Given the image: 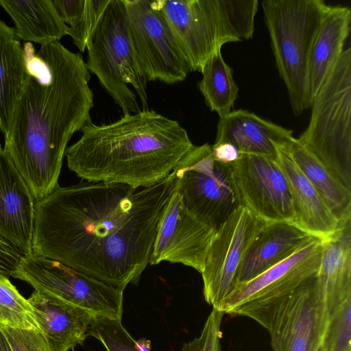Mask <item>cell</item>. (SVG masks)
<instances>
[{
  "instance_id": "cell-1",
  "label": "cell",
  "mask_w": 351,
  "mask_h": 351,
  "mask_svg": "<svg viewBox=\"0 0 351 351\" xmlns=\"http://www.w3.org/2000/svg\"><path fill=\"white\" fill-rule=\"evenodd\" d=\"M171 172L143 188L82 181L36 202L33 254L124 291L147 265L175 191Z\"/></svg>"
},
{
  "instance_id": "cell-2",
  "label": "cell",
  "mask_w": 351,
  "mask_h": 351,
  "mask_svg": "<svg viewBox=\"0 0 351 351\" xmlns=\"http://www.w3.org/2000/svg\"><path fill=\"white\" fill-rule=\"evenodd\" d=\"M26 76L4 136L7 153L35 201L59 186L72 136L91 121L94 94L82 55L60 41L23 45Z\"/></svg>"
},
{
  "instance_id": "cell-3",
  "label": "cell",
  "mask_w": 351,
  "mask_h": 351,
  "mask_svg": "<svg viewBox=\"0 0 351 351\" xmlns=\"http://www.w3.org/2000/svg\"><path fill=\"white\" fill-rule=\"evenodd\" d=\"M81 132L66 150L69 169L83 180L133 188L165 179L194 145L177 121L149 108Z\"/></svg>"
},
{
  "instance_id": "cell-4",
  "label": "cell",
  "mask_w": 351,
  "mask_h": 351,
  "mask_svg": "<svg viewBox=\"0 0 351 351\" xmlns=\"http://www.w3.org/2000/svg\"><path fill=\"white\" fill-rule=\"evenodd\" d=\"M186 58L202 73L223 45L252 38L257 0H155Z\"/></svg>"
},
{
  "instance_id": "cell-5",
  "label": "cell",
  "mask_w": 351,
  "mask_h": 351,
  "mask_svg": "<svg viewBox=\"0 0 351 351\" xmlns=\"http://www.w3.org/2000/svg\"><path fill=\"white\" fill-rule=\"evenodd\" d=\"M263 19L280 77L295 116L311 108L308 64L312 46L330 5L324 0H263Z\"/></svg>"
},
{
  "instance_id": "cell-6",
  "label": "cell",
  "mask_w": 351,
  "mask_h": 351,
  "mask_svg": "<svg viewBox=\"0 0 351 351\" xmlns=\"http://www.w3.org/2000/svg\"><path fill=\"white\" fill-rule=\"evenodd\" d=\"M298 141L351 190V48L343 50L313 97Z\"/></svg>"
},
{
  "instance_id": "cell-7",
  "label": "cell",
  "mask_w": 351,
  "mask_h": 351,
  "mask_svg": "<svg viewBox=\"0 0 351 351\" xmlns=\"http://www.w3.org/2000/svg\"><path fill=\"white\" fill-rule=\"evenodd\" d=\"M86 65L123 114L147 109V80L129 35L123 0L110 2L87 47Z\"/></svg>"
},
{
  "instance_id": "cell-8",
  "label": "cell",
  "mask_w": 351,
  "mask_h": 351,
  "mask_svg": "<svg viewBox=\"0 0 351 351\" xmlns=\"http://www.w3.org/2000/svg\"><path fill=\"white\" fill-rule=\"evenodd\" d=\"M172 173L176 191L186 208L215 231L241 206L232 165L215 160L208 143L193 145Z\"/></svg>"
},
{
  "instance_id": "cell-9",
  "label": "cell",
  "mask_w": 351,
  "mask_h": 351,
  "mask_svg": "<svg viewBox=\"0 0 351 351\" xmlns=\"http://www.w3.org/2000/svg\"><path fill=\"white\" fill-rule=\"evenodd\" d=\"M12 277L95 315L121 320L123 290L60 261L34 254L23 256Z\"/></svg>"
},
{
  "instance_id": "cell-10",
  "label": "cell",
  "mask_w": 351,
  "mask_h": 351,
  "mask_svg": "<svg viewBox=\"0 0 351 351\" xmlns=\"http://www.w3.org/2000/svg\"><path fill=\"white\" fill-rule=\"evenodd\" d=\"M322 252V239L313 237L284 261L254 278L237 284L219 310L258 322L280 302L317 274Z\"/></svg>"
},
{
  "instance_id": "cell-11",
  "label": "cell",
  "mask_w": 351,
  "mask_h": 351,
  "mask_svg": "<svg viewBox=\"0 0 351 351\" xmlns=\"http://www.w3.org/2000/svg\"><path fill=\"white\" fill-rule=\"evenodd\" d=\"M123 1L131 42L147 81H184L191 66L161 13L150 0Z\"/></svg>"
},
{
  "instance_id": "cell-12",
  "label": "cell",
  "mask_w": 351,
  "mask_h": 351,
  "mask_svg": "<svg viewBox=\"0 0 351 351\" xmlns=\"http://www.w3.org/2000/svg\"><path fill=\"white\" fill-rule=\"evenodd\" d=\"M328 318L316 275L258 323L269 332L273 351H318Z\"/></svg>"
},
{
  "instance_id": "cell-13",
  "label": "cell",
  "mask_w": 351,
  "mask_h": 351,
  "mask_svg": "<svg viewBox=\"0 0 351 351\" xmlns=\"http://www.w3.org/2000/svg\"><path fill=\"white\" fill-rule=\"evenodd\" d=\"M265 223L239 206L215 232L200 273L204 299L213 308L219 310L238 284L245 254Z\"/></svg>"
},
{
  "instance_id": "cell-14",
  "label": "cell",
  "mask_w": 351,
  "mask_h": 351,
  "mask_svg": "<svg viewBox=\"0 0 351 351\" xmlns=\"http://www.w3.org/2000/svg\"><path fill=\"white\" fill-rule=\"evenodd\" d=\"M232 178L241 206L266 223L297 225L287 181L278 160L240 154L232 164Z\"/></svg>"
},
{
  "instance_id": "cell-15",
  "label": "cell",
  "mask_w": 351,
  "mask_h": 351,
  "mask_svg": "<svg viewBox=\"0 0 351 351\" xmlns=\"http://www.w3.org/2000/svg\"><path fill=\"white\" fill-rule=\"evenodd\" d=\"M215 232L186 208L175 189L160 221L149 265L180 263L201 273Z\"/></svg>"
},
{
  "instance_id": "cell-16",
  "label": "cell",
  "mask_w": 351,
  "mask_h": 351,
  "mask_svg": "<svg viewBox=\"0 0 351 351\" xmlns=\"http://www.w3.org/2000/svg\"><path fill=\"white\" fill-rule=\"evenodd\" d=\"M36 201L12 161L0 151V236L22 256L33 254Z\"/></svg>"
},
{
  "instance_id": "cell-17",
  "label": "cell",
  "mask_w": 351,
  "mask_h": 351,
  "mask_svg": "<svg viewBox=\"0 0 351 351\" xmlns=\"http://www.w3.org/2000/svg\"><path fill=\"white\" fill-rule=\"evenodd\" d=\"M293 131L246 110H232L219 117L214 144L229 143L240 154H251L277 160L276 145L291 143Z\"/></svg>"
},
{
  "instance_id": "cell-18",
  "label": "cell",
  "mask_w": 351,
  "mask_h": 351,
  "mask_svg": "<svg viewBox=\"0 0 351 351\" xmlns=\"http://www.w3.org/2000/svg\"><path fill=\"white\" fill-rule=\"evenodd\" d=\"M27 300L52 351H69L82 344L92 322L97 316L36 291Z\"/></svg>"
},
{
  "instance_id": "cell-19",
  "label": "cell",
  "mask_w": 351,
  "mask_h": 351,
  "mask_svg": "<svg viewBox=\"0 0 351 351\" xmlns=\"http://www.w3.org/2000/svg\"><path fill=\"white\" fill-rule=\"evenodd\" d=\"M290 144L276 145V147L278 163L291 193L297 225L311 235L324 239L337 230L339 221L295 162Z\"/></svg>"
},
{
  "instance_id": "cell-20",
  "label": "cell",
  "mask_w": 351,
  "mask_h": 351,
  "mask_svg": "<svg viewBox=\"0 0 351 351\" xmlns=\"http://www.w3.org/2000/svg\"><path fill=\"white\" fill-rule=\"evenodd\" d=\"M313 237L295 223L265 222L245 254L237 276L238 284L254 278L284 261Z\"/></svg>"
},
{
  "instance_id": "cell-21",
  "label": "cell",
  "mask_w": 351,
  "mask_h": 351,
  "mask_svg": "<svg viewBox=\"0 0 351 351\" xmlns=\"http://www.w3.org/2000/svg\"><path fill=\"white\" fill-rule=\"evenodd\" d=\"M317 279L330 316L351 297V217L340 220L333 234L322 239Z\"/></svg>"
},
{
  "instance_id": "cell-22",
  "label": "cell",
  "mask_w": 351,
  "mask_h": 351,
  "mask_svg": "<svg viewBox=\"0 0 351 351\" xmlns=\"http://www.w3.org/2000/svg\"><path fill=\"white\" fill-rule=\"evenodd\" d=\"M351 10L330 5L314 40L308 64V94L312 103L344 50L350 32Z\"/></svg>"
},
{
  "instance_id": "cell-23",
  "label": "cell",
  "mask_w": 351,
  "mask_h": 351,
  "mask_svg": "<svg viewBox=\"0 0 351 351\" xmlns=\"http://www.w3.org/2000/svg\"><path fill=\"white\" fill-rule=\"evenodd\" d=\"M0 6L12 19L19 40L41 46L68 35L52 0H0Z\"/></svg>"
},
{
  "instance_id": "cell-24",
  "label": "cell",
  "mask_w": 351,
  "mask_h": 351,
  "mask_svg": "<svg viewBox=\"0 0 351 351\" xmlns=\"http://www.w3.org/2000/svg\"><path fill=\"white\" fill-rule=\"evenodd\" d=\"M26 62L15 29L0 20V132L5 136L13 110L23 87Z\"/></svg>"
},
{
  "instance_id": "cell-25",
  "label": "cell",
  "mask_w": 351,
  "mask_h": 351,
  "mask_svg": "<svg viewBox=\"0 0 351 351\" xmlns=\"http://www.w3.org/2000/svg\"><path fill=\"white\" fill-rule=\"evenodd\" d=\"M295 162L339 221L351 217V190L341 184L297 138L289 145Z\"/></svg>"
},
{
  "instance_id": "cell-26",
  "label": "cell",
  "mask_w": 351,
  "mask_h": 351,
  "mask_svg": "<svg viewBox=\"0 0 351 351\" xmlns=\"http://www.w3.org/2000/svg\"><path fill=\"white\" fill-rule=\"evenodd\" d=\"M198 88L206 106L221 117L230 112L238 97L239 88L232 69L223 60L221 50L206 62Z\"/></svg>"
},
{
  "instance_id": "cell-27",
  "label": "cell",
  "mask_w": 351,
  "mask_h": 351,
  "mask_svg": "<svg viewBox=\"0 0 351 351\" xmlns=\"http://www.w3.org/2000/svg\"><path fill=\"white\" fill-rule=\"evenodd\" d=\"M0 324L15 328L40 330L27 299L0 275Z\"/></svg>"
},
{
  "instance_id": "cell-28",
  "label": "cell",
  "mask_w": 351,
  "mask_h": 351,
  "mask_svg": "<svg viewBox=\"0 0 351 351\" xmlns=\"http://www.w3.org/2000/svg\"><path fill=\"white\" fill-rule=\"evenodd\" d=\"M88 335L101 341L107 351H143L120 319L97 316L89 328Z\"/></svg>"
},
{
  "instance_id": "cell-29",
  "label": "cell",
  "mask_w": 351,
  "mask_h": 351,
  "mask_svg": "<svg viewBox=\"0 0 351 351\" xmlns=\"http://www.w3.org/2000/svg\"><path fill=\"white\" fill-rule=\"evenodd\" d=\"M321 351H351V297L328 318Z\"/></svg>"
},
{
  "instance_id": "cell-30",
  "label": "cell",
  "mask_w": 351,
  "mask_h": 351,
  "mask_svg": "<svg viewBox=\"0 0 351 351\" xmlns=\"http://www.w3.org/2000/svg\"><path fill=\"white\" fill-rule=\"evenodd\" d=\"M110 0H85L84 8L78 22L69 28L74 45L81 52L86 49L87 44L96 29Z\"/></svg>"
},
{
  "instance_id": "cell-31",
  "label": "cell",
  "mask_w": 351,
  "mask_h": 351,
  "mask_svg": "<svg viewBox=\"0 0 351 351\" xmlns=\"http://www.w3.org/2000/svg\"><path fill=\"white\" fill-rule=\"evenodd\" d=\"M224 315L223 311L213 308L200 335L184 343L182 346V351H221V324Z\"/></svg>"
},
{
  "instance_id": "cell-32",
  "label": "cell",
  "mask_w": 351,
  "mask_h": 351,
  "mask_svg": "<svg viewBox=\"0 0 351 351\" xmlns=\"http://www.w3.org/2000/svg\"><path fill=\"white\" fill-rule=\"evenodd\" d=\"M0 328L12 351H52L40 330L3 324H0Z\"/></svg>"
},
{
  "instance_id": "cell-33",
  "label": "cell",
  "mask_w": 351,
  "mask_h": 351,
  "mask_svg": "<svg viewBox=\"0 0 351 351\" xmlns=\"http://www.w3.org/2000/svg\"><path fill=\"white\" fill-rule=\"evenodd\" d=\"M62 21L69 27H73L82 14L85 0H52Z\"/></svg>"
},
{
  "instance_id": "cell-34",
  "label": "cell",
  "mask_w": 351,
  "mask_h": 351,
  "mask_svg": "<svg viewBox=\"0 0 351 351\" xmlns=\"http://www.w3.org/2000/svg\"><path fill=\"white\" fill-rule=\"evenodd\" d=\"M22 256L21 253L0 236V275L12 277Z\"/></svg>"
},
{
  "instance_id": "cell-35",
  "label": "cell",
  "mask_w": 351,
  "mask_h": 351,
  "mask_svg": "<svg viewBox=\"0 0 351 351\" xmlns=\"http://www.w3.org/2000/svg\"><path fill=\"white\" fill-rule=\"evenodd\" d=\"M212 154L215 160L226 165L233 164L240 156L236 147L229 143L213 144Z\"/></svg>"
},
{
  "instance_id": "cell-36",
  "label": "cell",
  "mask_w": 351,
  "mask_h": 351,
  "mask_svg": "<svg viewBox=\"0 0 351 351\" xmlns=\"http://www.w3.org/2000/svg\"><path fill=\"white\" fill-rule=\"evenodd\" d=\"M0 351H12L6 337L0 328Z\"/></svg>"
},
{
  "instance_id": "cell-37",
  "label": "cell",
  "mask_w": 351,
  "mask_h": 351,
  "mask_svg": "<svg viewBox=\"0 0 351 351\" xmlns=\"http://www.w3.org/2000/svg\"><path fill=\"white\" fill-rule=\"evenodd\" d=\"M3 148L1 147V143H0V151Z\"/></svg>"
},
{
  "instance_id": "cell-38",
  "label": "cell",
  "mask_w": 351,
  "mask_h": 351,
  "mask_svg": "<svg viewBox=\"0 0 351 351\" xmlns=\"http://www.w3.org/2000/svg\"><path fill=\"white\" fill-rule=\"evenodd\" d=\"M318 351H321V350H320V348H319V350Z\"/></svg>"
}]
</instances>
